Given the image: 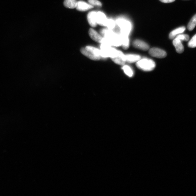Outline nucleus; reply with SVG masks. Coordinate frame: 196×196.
<instances>
[{"label":"nucleus","instance_id":"1","mask_svg":"<svg viewBox=\"0 0 196 196\" xmlns=\"http://www.w3.org/2000/svg\"><path fill=\"white\" fill-rule=\"evenodd\" d=\"M81 52L84 56L92 60H99L102 58L100 50L95 47L87 46L81 49Z\"/></svg>","mask_w":196,"mask_h":196},{"label":"nucleus","instance_id":"2","mask_svg":"<svg viewBox=\"0 0 196 196\" xmlns=\"http://www.w3.org/2000/svg\"><path fill=\"white\" fill-rule=\"evenodd\" d=\"M137 66L138 68L145 71H150L153 70L156 67V64L152 60L143 59L137 62Z\"/></svg>","mask_w":196,"mask_h":196},{"label":"nucleus","instance_id":"3","mask_svg":"<svg viewBox=\"0 0 196 196\" xmlns=\"http://www.w3.org/2000/svg\"><path fill=\"white\" fill-rule=\"evenodd\" d=\"M116 23L120 28L121 33L129 35L131 29L130 22L124 19H119L117 20Z\"/></svg>","mask_w":196,"mask_h":196},{"label":"nucleus","instance_id":"4","mask_svg":"<svg viewBox=\"0 0 196 196\" xmlns=\"http://www.w3.org/2000/svg\"><path fill=\"white\" fill-rule=\"evenodd\" d=\"M116 49L112 47L110 45L101 43L100 52L102 58H106L112 57Z\"/></svg>","mask_w":196,"mask_h":196},{"label":"nucleus","instance_id":"5","mask_svg":"<svg viewBox=\"0 0 196 196\" xmlns=\"http://www.w3.org/2000/svg\"><path fill=\"white\" fill-rule=\"evenodd\" d=\"M114 63L120 65H123L126 61L125 55L120 51L117 50L114 57L111 58Z\"/></svg>","mask_w":196,"mask_h":196},{"label":"nucleus","instance_id":"6","mask_svg":"<svg viewBox=\"0 0 196 196\" xmlns=\"http://www.w3.org/2000/svg\"><path fill=\"white\" fill-rule=\"evenodd\" d=\"M149 53L153 57L158 58H164L166 56V52L162 49L157 48H152L149 51Z\"/></svg>","mask_w":196,"mask_h":196},{"label":"nucleus","instance_id":"7","mask_svg":"<svg viewBox=\"0 0 196 196\" xmlns=\"http://www.w3.org/2000/svg\"><path fill=\"white\" fill-rule=\"evenodd\" d=\"M97 12L95 11H92L88 15V20L89 25L92 27H95L97 23L96 20Z\"/></svg>","mask_w":196,"mask_h":196},{"label":"nucleus","instance_id":"8","mask_svg":"<svg viewBox=\"0 0 196 196\" xmlns=\"http://www.w3.org/2000/svg\"><path fill=\"white\" fill-rule=\"evenodd\" d=\"M93 5L90 4H88L84 1H80L78 2L76 8L78 11H85L93 8Z\"/></svg>","mask_w":196,"mask_h":196},{"label":"nucleus","instance_id":"9","mask_svg":"<svg viewBox=\"0 0 196 196\" xmlns=\"http://www.w3.org/2000/svg\"><path fill=\"white\" fill-rule=\"evenodd\" d=\"M133 44L135 48L140 49L141 50L147 51L149 48V46L148 44L144 41L139 40H136L134 41Z\"/></svg>","mask_w":196,"mask_h":196},{"label":"nucleus","instance_id":"10","mask_svg":"<svg viewBox=\"0 0 196 196\" xmlns=\"http://www.w3.org/2000/svg\"><path fill=\"white\" fill-rule=\"evenodd\" d=\"M107 19L104 13L101 12H97L96 20L97 24L102 26H106Z\"/></svg>","mask_w":196,"mask_h":196},{"label":"nucleus","instance_id":"11","mask_svg":"<svg viewBox=\"0 0 196 196\" xmlns=\"http://www.w3.org/2000/svg\"><path fill=\"white\" fill-rule=\"evenodd\" d=\"M182 40L176 37L173 41V44L176 48L177 52L179 54L183 52L184 48L182 43Z\"/></svg>","mask_w":196,"mask_h":196},{"label":"nucleus","instance_id":"12","mask_svg":"<svg viewBox=\"0 0 196 196\" xmlns=\"http://www.w3.org/2000/svg\"><path fill=\"white\" fill-rule=\"evenodd\" d=\"M89 34L90 37L93 40L97 41V42L101 43L103 37L99 33H98L95 30L91 28L89 31Z\"/></svg>","mask_w":196,"mask_h":196},{"label":"nucleus","instance_id":"13","mask_svg":"<svg viewBox=\"0 0 196 196\" xmlns=\"http://www.w3.org/2000/svg\"><path fill=\"white\" fill-rule=\"evenodd\" d=\"M185 27L182 26V27L177 28V29L173 30L170 33L169 36L170 39H174L177 35L183 33L185 31Z\"/></svg>","mask_w":196,"mask_h":196},{"label":"nucleus","instance_id":"14","mask_svg":"<svg viewBox=\"0 0 196 196\" xmlns=\"http://www.w3.org/2000/svg\"><path fill=\"white\" fill-rule=\"evenodd\" d=\"M120 36L122 47L124 50H127L129 46V40L128 36L121 33Z\"/></svg>","mask_w":196,"mask_h":196},{"label":"nucleus","instance_id":"15","mask_svg":"<svg viewBox=\"0 0 196 196\" xmlns=\"http://www.w3.org/2000/svg\"><path fill=\"white\" fill-rule=\"evenodd\" d=\"M140 56L136 54H129L125 55L126 61L130 63L137 62L140 59Z\"/></svg>","mask_w":196,"mask_h":196},{"label":"nucleus","instance_id":"16","mask_svg":"<svg viewBox=\"0 0 196 196\" xmlns=\"http://www.w3.org/2000/svg\"><path fill=\"white\" fill-rule=\"evenodd\" d=\"M78 2L77 0H65L64 4L67 8L73 9L76 8Z\"/></svg>","mask_w":196,"mask_h":196},{"label":"nucleus","instance_id":"17","mask_svg":"<svg viewBox=\"0 0 196 196\" xmlns=\"http://www.w3.org/2000/svg\"><path fill=\"white\" fill-rule=\"evenodd\" d=\"M196 26V14L194 15L190 20L187 26L188 29L190 31H192Z\"/></svg>","mask_w":196,"mask_h":196},{"label":"nucleus","instance_id":"18","mask_svg":"<svg viewBox=\"0 0 196 196\" xmlns=\"http://www.w3.org/2000/svg\"><path fill=\"white\" fill-rule=\"evenodd\" d=\"M125 74L129 77H131L133 76V72L131 68L128 65H125L122 68Z\"/></svg>","mask_w":196,"mask_h":196},{"label":"nucleus","instance_id":"19","mask_svg":"<svg viewBox=\"0 0 196 196\" xmlns=\"http://www.w3.org/2000/svg\"><path fill=\"white\" fill-rule=\"evenodd\" d=\"M188 46V47L191 48L196 47V34L189 41Z\"/></svg>","mask_w":196,"mask_h":196},{"label":"nucleus","instance_id":"20","mask_svg":"<svg viewBox=\"0 0 196 196\" xmlns=\"http://www.w3.org/2000/svg\"><path fill=\"white\" fill-rule=\"evenodd\" d=\"M115 22L114 20L112 19H108L107 22L106 26L108 28V29L112 30L114 27L115 26Z\"/></svg>","mask_w":196,"mask_h":196},{"label":"nucleus","instance_id":"21","mask_svg":"<svg viewBox=\"0 0 196 196\" xmlns=\"http://www.w3.org/2000/svg\"><path fill=\"white\" fill-rule=\"evenodd\" d=\"M88 2L90 5L93 6H96L97 7H101L102 5L101 3L98 1V0H88Z\"/></svg>","mask_w":196,"mask_h":196},{"label":"nucleus","instance_id":"22","mask_svg":"<svg viewBox=\"0 0 196 196\" xmlns=\"http://www.w3.org/2000/svg\"><path fill=\"white\" fill-rule=\"evenodd\" d=\"M176 37L182 41H187L189 39V36L187 34H183L182 33L177 35Z\"/></svg>","mask_w":196,"mask_h":196},{"label":"nucleus","instance_id":"23","mask_svg":"<svg viewBox=\"0 0 196 196\" xmlns=\"http://www.w3.org/2000/svg\"><path fill=\"white\" fill-rule=\"evenodd\" d=\"M162 2L164 3H170L173 2L175 1V0H159Z\"/></svg>","mask_w":196,"mask_h":196}]
</instances>
